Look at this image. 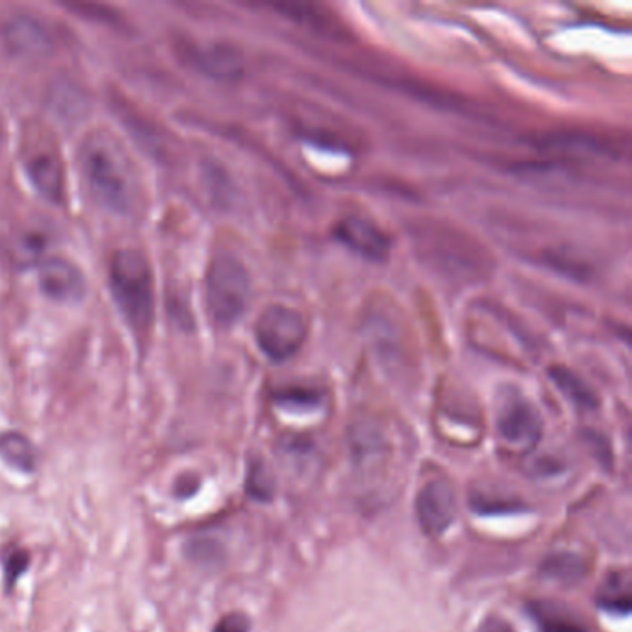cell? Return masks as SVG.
Segmentation results:
<instances>
[{
  "label": "cell",
  "mask_w": 632,
  "mask_h": 632,
  "mask_svg": "<svg viewBox=\"0 0 632 632\" xmlns=\"http://www.w3.org/2000/svg\"><path fill=\"white\" fill-rule=\"evenodd\" d=\"M82 177L93 200L115 216H131L142 200V183L131 153L114 132L93 131L79 153Z\"/></svg>",
  "instance_id": "obj_1"
},
{
  "label": "cell",
  "mask_w": 632,
  "mask_h": 632,
  "mask_svg": "<svg viewBox=\"0 0 632 632\" xmlns=\"http://www.w3.org/2000/svg\"><path fill=\"white\" fill-rule=\"evenodd\" d=\"M110 290L126 325L139 340L147 338L154 318L153 269L147 257L134 249H121L110 258Z\"/></svg>",
  "instance_id": "obj_2"
},
{
  "label": "cell",
  "mask_w": 632,
  "mask_h": 632,
  "mask_svg": "<svg viewBox=\"0 0 632 632\" xmlns=\"http://www.w3.org/2000/svg\"><path fill=\"white\" fill-rule=\"evenodd\" d=\"M251 299V277L230 252H219L206 273V307L217 327H232Z\"/></svg>",
  "instance_id": "obj_3"
},
{
  "label": "cell",
  "mask_w": 632,
  "mask_h": 632,
  "mask_svg": "<svg viewBox=\"0 0 632 632\" xmlns=\"http://www.w3.org/2000/svg\"><path fill=\"white\" fill-rule=\"evenodd\" d=\"M255 334L266 356L284 362L307 342L308 327L301 312L284 304H271L260 313Z\"/></svg>",
  "instance_id": "obj_4"
},
{
  "label": "cell",
  "mask_w": 632,
  "mask_h": 632,
  "mask_svg": "<svg viewBox=\"0 0 632 632\" xmlns=\"http://www.w3.org/2000/svg\"><path fill=\"white\" fill-rule=\"evenodd\" d=\"M38 282L43 296L58 304H76L86 297V279L81 268L62 257L41 260Z\"/></svg>",
  "instance_id": "obj_5"
},
{
  "label": "cell",
  "mask_w": 632,
  "mask_h": 632,
  "mask_svg": "<svg viewBox=\"0 0 632 632\" xmlns=\"http://www.w3.org/2000/svg\"><path fill=\"white\" fill-rule=\"evenodd\" d=\"M417 521L428 536L444 535L456 516L455 491L447 480H431L416 499Z\"/></svg>",
  "instance_id": "obj_6"
},
{
  "label": "cell",
  "mask_w": 632,
  "mask_h": 632,
  "mask_svg": "<svg viewBox=\"0 0 632 632\" xmlns=\"http://www.w3.org/2000/svg\"><path fill=\"white\" fill-rule=\"evenodd\" d=\"M2 38L15 56L27 60L49 56L54 49V41L45 24L29 15L10 19L2 29Z\"/></svg>",
  "instance_id": "obj_7"
},
{
  "label": "cell",
  "mask_w": 632,
  "mask_h": 632,
  "mask_svg": "<svg viewBox=\"0 0 632 632\" xmlns=\"http://www.w3.org/2000/svg\"><path fill=\"white\" fill-rule=\"evenodd\" d=\"M497 428L503 439L516 447H530L541 436V419L538 412L525 400L512 397L501 406Z\"/></svg>",
  "instance_id": "obj_8"
},
{
  "label": "cell",
  "mask_w": 632,
  "mask_h": 632,
  "mask_svg": "<svg viewBox=\"0 0 632 632\" xmlns=\"http://www.w3.org/2000/svg\"><path fill=\"white\" fill-rule=\"evenodd\" d=\"M338 240L343 241L349 249L359 252L370 260H382L390 252V240L375 222L362 217H348L336 225Z\"/></svg>",
  "instance_id": "obj_9"
},
{
  "label": "cell",
  "mask_w": 632,
  "mask_h": 632,
  "mask_svg": "<svg viewBox=\"0 0 632 632\" xmlns=\"http://www.w3.org/2000/svg\"><path fill=\"white\" fill-rule=\"evenodd\" d=\"M189 58L195 68L217 81H234L241 76L244 60L232 45L211 43L206 46H191Z\"/></svg>",
  "instance_id": "obj_10"
},
{
  "label": "cell",
  "mask_w": 632,
  "mask_h": 632,
  "mask_svg": "<svg viewBox=\"0 0 632 632\" xmlns=\"http://www.w3.org/2000/svg\"><path fill=\"white\" fill-rule=\"evenodd\" d=\"M29 175L34 188L46 200L60 203L63 199L62 162L58 160L56 154H34L29 160Z\"/></svg>",
  "instance_id": "obj_11"
},
{
  "label": "cell",
  "mask_w": 632,
  "mask_h": 632,
  "mask_svg": "<svg viewBox=\"0 0 632 632\" xmlns=\"http://www.w3.org/2000/svg\"><path fill=\"white\" fill-rule=\"evenodd\" d=\"M587 560L576 552H555L541 562V576L559 584H577L587 577Z\"/></svg>",
  "instance_id": "obj_12"
},
{
  "label": "cell",
  "mask_w": 632,
  "mask_h": 632,
  "mask_svg": "<svg viewBox=\"0 0 632 632\" xmlns=\"http://www.w3.org/2000/svg\"><path fill=\"white\" fill-rule=\"evenodd\" d=\"M0 458L23 473H32L38 466L34 444L21 433L0 434Z\"/></svg>",
  "instance_id": "obj_13"
},
{
  "label": "cell",
  "mask_w": 632,
  "mask_h": 632,
  "mask_svg": "<svg viewBox=\"0 0 632 632\" xmlns=\"http://www.w3.org/2000/svg\"><path fill=\"white\" fill-rule=\"evenodd\" d=\"M351 449H353L354 458H356L360 466L376 464V462L381 460L382 455L386 453L381 431L371 427V425H360V427L353 428Z\"/></svg>",
  "instance_id": "obj_14"
},
{
  "label": "cell",
  "mask_w": 632,
  "mask_h": 632,
  "mask_svg": "<svg viewBox=\"0 0 632 632\" xmlns=\"http://www.w3.org/2000/svg\"><path fill=\"white\" fill-rule=\"evenodd\" d=\"M535 614L546 632H587L584 623L571 610L560 604H538Z\"/></svg>",
  "instance_id": "obj_15"
},
{
  "label": "cell",
  "mask_w": 632,
  "mask_h": 632,
  "mask_svg": "<svg viewBox=\"0 0 632 632\" xmlns=\"http://www.w3.org/2000/svg\"><path fill=\"white\" fill-rule=\"evenodd\" d=\"M551 376L555 384L562 390L571 403H576L581 408H595L598 406L595 393L588 387L587 382L582 381L581 376H577L576 373H571L566 367H552Z\"/></svg>",
  "instance_id": "obj_16"
},
{
  "label": "cell",
  "mask_w": 632,
  "mask_h": 632,
  "mask_svg": "<svg viewBox=\"0 0 632 632\" xmlns=\"http://www.w3.org/2000/svg\"><path fill=\"white\" fill-rule=\"evenodd\" d=\"M599 607L614 614L625 615L631 612V582L629 577L618 576L610 577L604 582L599 592Z\"/></svg>",
  "instance_id": "obj_17"
},
{
  "label": "cell",
  "mask_w": 632,
  "mask_h": 632,
  "mask_svg": "<svg viewBox=\"0 0 632 632\" xmlns=\"http://www.w3.org/2000/svg\"><path fill=\"white\" fill-rule=\"evenodd\" d=\"M246 490L255 501H271L274 494L273 475L263 460H251L247 467Z\"/></svg>",
  "instance_id": "obj_18"
},
{
  "label": "cell",
  "mask_w": 632,
  "mask_h": 632,
  "mask_svg": "<svg viewBox=\"0 0 632 632\" xmlns=\"http://www.w3.org/2000/svg\"><path fill=\"white\" fill-rule=\"evenodd\" d=\"M186 555H188V559L195 562V564H216L217 559H219V546H217L216 540L194 538V540H189L188 546H186Z\"/></svg>",
  "instance_id": "obj_19"
},
{
  "label": "cell",
  "mask_w": 632,
  "mask_h": 632,
  "mask_svg": "<svg viewBox=\"0 0 632 632\" xmlns=\"http://www.w3.org/2000/svg\"><path fill=\"white\" fill-rule=\"evenodd\" d=\"M29 564V552L23 551V549H18V551H13L12 555L8 557L7 564H4L8 590H12L13 584L19 581V577L23 576Z\"/></svg>",
  "instance_id": "obj_20"
},
{
  "label": "cell",
  "mask_w": 632,
  "mask_h": 632,
  "mask_svg": "<svg viewBox=\"0 0 632 632\" xmlns=\"http://www.w3.org/2000/svg\"><path fill=\"white\" fill-rule=\"evenodd\" d=\"M249 629H251L249 618L240 612H234L217 621L214 632H249Z\"/></svg>",
  "instance_id": "obj_21"
},
{
  "label": "cell",
  "mask_w": 632,
  "mask_h": 632,
  "mask_svg": "<svg viewBox=\"0 0 632 632\" xmlns=\"http://www.w3.org/2000/svg\"><path fill=\"white\" fill-rule=\"evenodd\" d=\"M479 632H516V629L501 615H490L480 623Z\"/></svg>",
  "instance_id": "obj_22"
},
{
  "label": "cell",
  "mask_w": 632,
  "mask_h": 632,
  "mask_svg": "<svg viewBox=\"0 0 632 632\" xmlns=\"http://www.w3.org/2000/svg\"><path fill=\"white\" fill-rule=\"evenodd\" d=\"M280 401L286 405L301 403L302 406H313L318 403V397L310 392H286L284 395H280Z\"/></svg>",
  "instance_id": "obj_23"
},
{
  "label": "cell",
  "mask_w": 632,
  "mask_h": 632,
  "mask_svg": "<svg viewBox=\"0 0 632 632\" xmlns=\"http://www.w3.org/2000/svg\"><path fill=\"white\" fill-rule=\"evenodd\" d=\"M197 488H199V479H195L191 475H189V477H183V479L178 480L177 496H191L194 491H197Z\"/></svg>",
  "instance_id": "obj_24"
}]
</instances>
